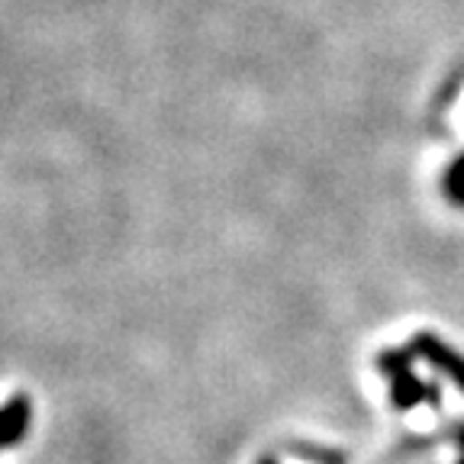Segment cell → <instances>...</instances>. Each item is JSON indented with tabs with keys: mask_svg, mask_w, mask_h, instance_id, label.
Here are the masks:
<instances>
[{
	"mask_svg": "<svg viewBox=\"0 0 464 464\" xmlns=\"http://www.w3.org/2000/svg\"><path fill=\"white\" fill-rule=\"evenodd\" d=\"M33 422V400L26 393H16L7 403L0 406V449H10V445L20 442V435Z\"/></svg>",
	"mask_w": 464,
	"mask_h": 464,
	"instance_id": "cell-1",
	"label": "cell"
}]
</instances>
